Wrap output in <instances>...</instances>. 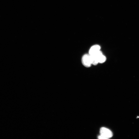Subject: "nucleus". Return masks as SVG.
I'll return each instance as SVG.
<instances>
[{"label":"nucleus","mask_w":139,"mask_h":139,"mask_svg":"<svg viewBox=\"0 0 139 139\" xmlns=\"http://www.w3.org/2000/svg\"><path fill=\"white\" fill-rule=\"evenodd\" d=\"M81 61L83 65L85 67L89 68L91 67L92 64L89 54L84 55L82 57Z\"/></svg>","instance_id":"f257e3e1"},{"label":"nucleus","mask_w":139,"mask_h":139,"mask_svg":"<svg viewBox=\"0 0 139 139\" xmlns=\"http://www.w3.org/2000/svg\"><path fill=\"white\" fill-rule=\"evenodd\" d=\"M100 135L106 139H108L112 137L113 134L112 132L109 129L104 127L101 128L100 131Z\"/></svg>","instance_id":"f03ea898"},{"label":"nucleus","mask_w":139,"mask_h":139,"mask_svg":"<svg viewBox=\"0 0 139 139\" xmlns=\"http://www.w3.org/2000/svg\"><path fill=\"white\" fill-rule=\"evenodd\" d=\"M101 47L98 45L96 44L93 45L90 48L89 54L92 55L95 54L100 50Z\"/></svg>","instance_id":"7ed1b4c3"},{"label":"nucleus","mask_w":139,"mask_h":139,"mask_svg":"<svg viewBox=\"0 0 139 139\" xmlns=\"http://www.w3.org/2000/svg\"><path fill=\"white\" fill-rule=\"evenodd\" d=\"M106 58L103 54L100 55L98 58V61L99 63L103 64L106 61Z\"/></svg>","instance_id":"20e7f679"},{"label":"nucleus","mask_w":139,"mask_h":139,"mask_svg":"<svg viewBox=\"0 0 139 139\" xmlns=\"http://www.w3.org/2000/svg\"><path fill=\"white\" fill-rule=\"evenodd\" d=\"M98 138L99 139H106L104 137L101 136V135H100L99 136H98Z\"/></svg>","instance_id":"39448f33"}]
</instances>
